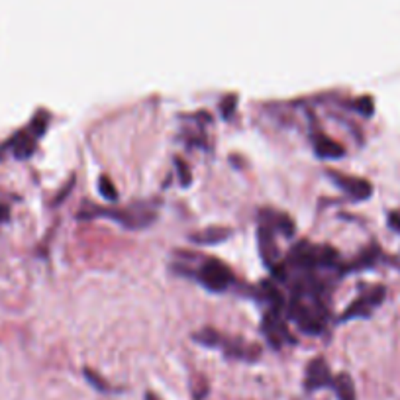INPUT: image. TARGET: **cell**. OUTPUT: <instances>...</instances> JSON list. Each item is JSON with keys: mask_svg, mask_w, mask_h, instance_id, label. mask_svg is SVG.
I'll list each match as a JSON object with an SVG mask.
<instances>
[{"mask_svg": "<svg viewBox=\"0 0 400 400\" xmlns=\"http://www.w3.org/2000/svg\"><path fill=\"white\" fill-rule=\"evenodd\" d=\"M81 218H110V220L120 222L126 228L138 229L146 228L147 224L153 220V214L139 212V210H107V208L90 206L89 212H81Z\"/></svg>", "mask_w": 400, "mask_h": 400, "instance_id": "6da1fadb", "label": "cell"}, {"mask_svg": "<svg viewBox=\"0 0 400 400\" xmlns=\"http://www.w3.org/2000/svg\"><path fill=\"white\" fill-rule=\"evenodd\" d=\"M198 281L202 283L205 288L212 291V293H224L232 285L234 275H232V269L226 263L218 261V259H208L198 271Z\"/></svg>", "mask_w": 400, "mask_h": 400, "instance_id": "7a4b0ae2", "label": "cell"}, {"mask_svg": "<svg viewBox=\"0 0 400 400\" xmlns=\"http://www.w3.org/2000/svg\"><path fill=\"white\" fill-rule=\"evenodd\" d=\"M383 301H384V288L383 286H377V288H373V291L365 294V296H361L357 301H353V303L345 308V312H343L340 320L345 322V320H353V318H365V316L371 314V310L375 308L377 304H381Z\"/></svg>", "mask_w": 400, "mask_h": 400, "instance_id": "3957f363", "label": "cell"}, {"mask_svg": "<svg viewBox=\"0 0 400 400\" xmlns=\"http://www.w3.org/2000/svg\"><path fill=\"white\" fill-rule=\"evenodd\" d=\"M291 318L298 324L301 330L308 332V334L318 335L324 332V322H322V318H320L316 312L310 310L308 306L298 303V301H294L293 306H291Z\"/></svg>", "mask_w": 400, "mask_h": 400, "instance_id": "277c9868", "label": "cell"}, {"mask_svg": "<svg viewBox=\"0 0 400 400\" xmlns=\"http://www.w3.org/2000/svg\"><path fill=\"white\" fill-rule=\"evenodd\" d=\"M330 179L334 180L335 187L345 190L347 195L355 198V200H367L369 196L373 195V187L369 185V180L357 179V177H347L342 173H330Z\"/></svg>", "mask_w": 400, "mask_h": 400, "instance_id": "5b68a950", "label": "cell"}, {"mask_svg": "<svg viewBox=\"0 0 400 400\" xmlns=\"http://www.w3.org/2000/svg\"><path fill=\"white\" fill-rule=\"evenodd\" d=\"M332 381L334 377L330 373V367L324 360H314L308 363L306 367V381H304V387L306 391H318V389H324V387H332Z\"/></svg>", "mask_w": 400, "mask_h": 400, "instance_id": "8992f818", "label": "cell"}, {"mask_svg": "<svg viewBox=\"0 0 400 400\" xmlns=\"http://www.w3.org/2000/svg\"><path fill=\"white\" fill-rule=\"evenodd\" d=\"M261 330H263V334H265V337H267V340L271 342V345H273V347H281V343H283V342H293V337L288 335L286 328L283 326V322H281L277 314H273V312L265 316Z\"/></svg>", "mask_w": 400, "mask_h": 400, "instance_id": "52a82bcc", "label": "cell"}, {"mask_svg": "<svg viewBox=\"0 0 400 400\" xmlns=\"http://www.w3.org/2000/svg\"><path fill=\"white\" fill-rule=\"evenodd\" d=\"M314 151H316V156L322 157V159H340V157H343V153H345L342 144H337V141L328 138V136L314 138Z\"/></svg>", "mask_w": 400, "mask_h": 400, "instance_id": "ba28073f", "label": "cell"}, {"mask_svg": "<svg viewBox=\"0 0 400 400\" xmlns=\"http://www.w3.org/2000/svg\"><path fill=\"white\" fill-rule=\"evenodd\" d=\"M33 147H36V136L32 134V130L16 134L14 139H12V149H14V156L20 157V159H26V157L32 156Z\"/></svg>", "mask_w": 400, "mask_h": 400, "instance_id": "9c48e42d", "label": "cell"}, {"mask_svg": "<svg viewBox=\"0 0 400 400\" xmlns=\"http://www.w3.org/2000/svg\"><path fill=\"white\" fill-rule=\"evenodd\" d=\"M332 389L337 394V400H357V396H355V384H353L352 377L347 375V373L334 377Z\"/></svg>", "mask_w": 400, "mask_h": 400, "instance_id": "30bf717a", "label": "cell"}, {"mask_svg": "<svg viewBox=\"0 0 400 400\" xmlns=\"http://www.w3.org/2000/svg\"><path fill=\"white\" fill-rule=\"evenodd\" d=\"M259 244H261V255L267 265H273L275 261V239H273V232L269 226H261L259 228Z\"/></svg>", "mask_w": 400, "mask_h": 400, "instance_id": "8fae6325", "label": "cell"}, {"mask_svg": "<svg viewBox=\"0 0 400 400\" xmlns=\"http://www.w3.org/2000/svg\"><path fill=\"white\" fill-rule=\"evenodd\" d=\"M228 234V229H206V232H200L198 236H193V242H196V244H218V242H224Z\"/></svg>", "mask_w": 400, "mask_h": 400, "instance_id": "7c38bea8", "label": "cell"}, {"mask_svg": "<svg viewBox=\"0 0 400 400\" xmlns=\"http://www.w3.org/2000/svg\"><path fill=\"white\" fill-rule=\"evenodd\" d=\"M98 193L102 195V198H107L110 202L118 200V190H116L112 180L108 179V177H100V179H98Z\"/></svg>", "mask_w": 400, "mask_h": 400, "instance_id": "4fadbf2b", "label": "cell"}, {"mask_svg": "<svg viewBox=\"0 0 400 400\" xmlns=\"http://www.w3.org/2000/svg\"><path fill=\"white\" fill-rule=\"evenodd\" d=\"M175 167H177V171H179V177H180V183H183V187H188L190 185V171H188V165L183 161V159H175Z\"/></svg>", "mask_w": 400, "mask_h": 400, "instance_id": "5bb4252c", "label": "cell"}, {"mask_svg": "<svg viewBox=\"0 0 400 400\" xmlns=\"http://www.w3.org/2000/svg\"><path fill=\"white\" fill-rule=\"evenodd\" d=\"M355 108H357L363 116H371L373 112H375V108H373V100H371L369 97L360 98V100L355 102Z\"/></svg>", "mask_w": 400, "mask_h": 400, "instance_id": "9a60e30c", "label": "cell"}, {"mask_svg": "<svg viewBox=\"0 0 400 400\" xmlns=\"http://www.w3.org/2000/svg\"><path fill=\"white\" fill-rule=\"evenodd\" d=\"M85 377L89 379V383H92L94 387H97L98 391H102V392L110 391V389H108V384L104 383V381H102V379H100V377H98L94 371H90V369H85Z\"/></svg>", "mask_w": 400, "mask_h": 400, "instance_id": "2e32d148", "label": "cell"}, {"mask_svg": "<svg viewBox=\"0 0 400 400\" xmlns=\"http://www.w3.org/2000/svg\"><path fill=\"white\" fill-rule=\"evenodd\" d=\"M236 97H226L224 98V102H222V114L224 118H229V114H234V110H236Z\"/></svg>", "mask_w": 400, "mask_h": 400, "instance_id": "e0dca14e", "label": "cell"}, {"mask_svg": "<svg viewBox=\"0 0 400 400\" xmlns=\"http://www.w3.org/2000/svg\"><path fill=\"white\" fill-rule=\"evenodd\" d=\"M146 400H159V399H157L156 394H151V392H149V394L146 396Z\"/></svg>", "mask_w": 400, "mask_h": 400, "instance_id": "ac0fdd59", "label": "cell"}]
</instances>
